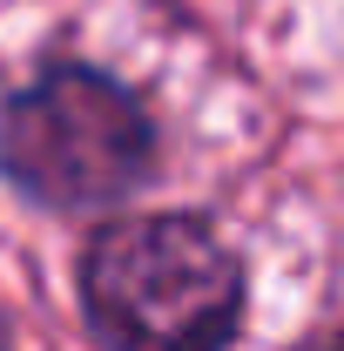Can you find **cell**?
Returning a JSON list of instances; mask_svg holds the SVG:
<instances>
[{
    "label": "cell",
    "mask_w": 344,
    "mask_h": 351,
    "mask_svg": "<svg viewBox=\"0 0 344 351\" xmlns=\"http://www.w3.org/2000/svg\"><path fill=\"white\" fill-rule=\"evenodd\" d=\"M82 304L108 351H223L243 270L196 217H129L88 243Z\"/></svg>",
    "instance_id": "cell-1"
},
{
    "label": "cell",
    "mask_w": 344,
    "mask_h": 351,
    "mask_svg": "<svg viewBox=\"0 0 344 351\" xmlns=\"http://www.w3.org/2000/svg\"><path fill=\"white\" fill-rule=\"evenodd\" d=\"M156 162V129L122 82L95 68H41L0 108V169L34 203H115Z\"/></svg>",
    "instance_id": "cell-2"
},
{
    "label": "cell",
    "mask_w": 344,
    "mask_h": 351,
    "mask_svg": "<svg viewBox=\"0 0 344 351\" xmlns=\"http://www.w3.org/2000/svg\"><path fill=\"white\" fill-rule=\"evenodd\" d=\"M297 351H344V331H324V338H310V345H297Z\"/></svg>",
    "instance_id": "cell-3"
},
{
    "label": "cell",
    "mask_w": 344,
    "mask_h": 351,
    "mask_svg": "<svg viewBox=\"0 0 344 351\" xmlns=\"http://www.w3.org/2000/svg\"><path fill=\"white\" fill-rule=\"evenodd\" d=\"M0 351H7V331H0Z\"/></svg>",
    "instance_id": "cell-4"
}]
</instances>
